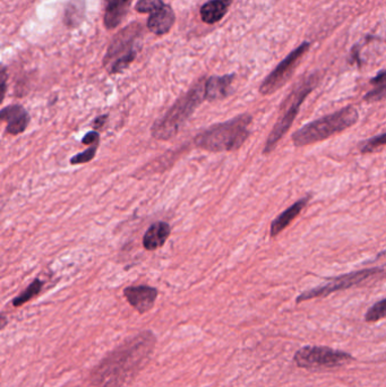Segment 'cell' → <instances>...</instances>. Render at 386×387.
I'll return each mask as SVG.
<instances>
[{"instance_id": "8", "label": "cell", "mask_w": 386, "mask_h": 387, "mask_svg": "<svg viewBox=\"0 0 386 387\" xmlns=\"http://www.w3.org/2000/svg\"><path fill=\"white\" fill-rule=\"evenodd\" d=\"M378 274L383 275V267L366 268V270H362V271L353 272V273L345 274L341 277H333V279L330 280V282L325 283L324 285H320L318 288L311 289V290L301 293V295H299L298 298L296 299V302H297V304H301V302H307L311 299L326 297L331 295V293L337 292V291L353 288L355 285L365 282L367 280L375 277Z\"/></svg>"}, {"instance_id": "3", "label": "cell", "mask_w": 386, "mask_h": 387, "mask_svg": "<svg viewBox=\"0 0 386 387\" xmlns=\"http://www.w3.org/2000/svg\"><path fill=\"white\" fill-rule=\"evenodd\" d=\"M358 111L353 107H345L334 114L322 117L320 120L305 124L293 133V145L296 147H307L325 141L328 137L353 126L358 122Z\"/></svg>"}, {"instance_id": "6", "label": "cell", "mask_w": 386, "mask_h": 387, "mask_svg": "<svg viewBox=\"0 0 386 387\" xmlns=\"http://www.w3.org/2000/svg\"><path fill=\"white\" fill-rule=\"evenodd\" d=\"M350 354L322 346H306L293 356L296 366L306 371H323L343 367L353 361Z\"/></svg>"}, {"instance_id": "24", "label": "cell", "mask_w": 386, "mask_h": 387, "mask_svg": "<svg viewBox=\"0 0 386 387\" xmlns=\"http://www.w3.org/2000/svg\"><path fill=\"white\" fill-rule=\"evenodd\" d=\"M100 134L95 130H92L90 133L86 134L84 136V139H82V143L85 145H93L95 143H99Z\"/></svg>"}, {"instance_id": "26", "label": "cell", "mask_w": 386, "mask_h": 387, "mask_svg": "<svg viewBox=\"0 0 386 387\" xmlns=\"http://www.w3.org/2000/svg\"><path fill=\"white\" fill-rule=\"evenodd\" d=\"M105 120H107V116L105 115V116L99 117V118L94 120V129H100V128L103 127V124H105Z\"/></svg>"}, {"instance_id": "16", "label": "cell", "mask_w": 386, "mask_h": 387, "mask_svg": "<svg viewBox=\"0 0 386 387\" xmlns=\"http://www.w3.org/2000/svg\"><path fill=\"white\" fill-rule=\"evenodd\" d=\"M132 0H107L105 11V24L108 28L118 26L127 14Z\"/></svg>"}, {"instance_id": "14", "label": "cell", "mask_w": 386, "mask_h": 387, "mask_svg": "<svg viewBox=\"0 0 386 387\" xmlns=\"http://www.w3.org/2000/svg\"><path fill=\"white\" fill-rule=\"evenodd\" d=\"M308 199L309 197L299 199L295 204L291 205L289 208L283 211L280 216H278L274 218L273 222L271 224L270 230L271 237H272V238L280 235V233H281L282 231H283V230L301 213V211L305 208L307 203H308Z\"/></svg>"}, {"instance_id": "2", "label": "cell", "mask_w": 386, "mask_h": 387, "mask_svg": "<svg viewBox=\"0 0 386 387\" xmlns=\"http://www.w3.org/2000/svg\"><path fill=\"white\" fill-rule=\"evenodd\" d=\"M251 115L235 117L228 122L215 124L195 137V145L210 152H230L241 147L249 135Z\"/></svg>"}, {"instance_id": "20", "label": "cell", "mask_w": 386, "mask_h": 387, "mask_svg": "<svg viewBox=\"0 0 386 387\" xmlns=\"http://www.w3.org/2000/svg\"><path fill=\"white\" fill-rule=\"evenodd\" d=\"M386 299H382L380 302L372 304L370 309L367 310L365 315V322L367 323H375L385 318L386 315Z\"/></svg>"}, {"instance_id": "19", "label": "cell", "mask_w": 386, "mask_h": 387, "mask_svg": "<svg viewBox=\"0 0 386 387\" xmlns=\"http://www.w3.org/2000/svg\"><path fill=\"white\" fill-rule=\"evenodd\" d=\"M42 285H43V283L39 279L34 280L33 282L31 283L28 288L25 289L21 295H19L13 300V304H14L15 307H20L25 302H30L31 299H33L34 297L39 295L42 289Z\"/></svg>"}, {"instance_id": "18", "label": "cell", "mask_w": 386, "mask_h": 387, "mask_svg": "<svg viewBox=\"0 0 386 387\" xmlns=\"http://www.w3.org/2000/svg\"><path fill=\"white\" fill-rule=\"evenodd\" d=\"M372 84L375 85V89L365 95V101L370 103L381 101L385 97V72L381 70L375 78H372Z\"/></svg>"}, {"instance_id": "5", "label": "cell", "mask_w": 386, "mask_h": 387, "mask_svg": "<svg viewBox=\"0 0 386 387\" xmlns=\"http://www.w3.org/2000/svg\"><path fill=\"white\" fill-rule=\"evenodd\" d=\"M316 84L315 78H309L303 80V83L299 84L297 89L293 90V93L289 95L286 102H284V111L282 112L279 120L276 122V126L268 135L266 143L264 147V154H268L276 149V144L281 141L284 134L287 133L289 128L291 127L293 120L298 115L301 105L303 101L308 97L309 93L313 91Z\"/></svg>"}, {"instance_id": "25", "label": "cell", "mask_w": 386, "mask_h": 387, "mask_svg": "<svg viewBox=\"0 0 386 387\" xmlns=\"http://www.w3.org/2000/svg\"><path fill=\"white\" fill-rule=\"evenodd\" d=\"M6 80H7V75H6L5 70H0V105L5 99L6 91H7Z\"/></svg>"}, {"instance_id": "7", "label": "cell", "mask_w": 386, "mask_h": 387, "mask_svg": "<svg viewBox=\"0 0 386 387\" xmlns=\"http://www.w3.org/2000/svg\"><path fill=\"white\" fill-rule=\"evenodd\" d=\"M138 30V25H130L117 34L111 42L105 57V66L110 74L122 73L135 59Z\"/></svg>"}, {"instance_id": "1", "label": "cell", "mask_w": 386, "mask_h": 387, "mask_svg": "<svg viewBox=\"0 0 386 387\" xmlns=\"http://www.w3.org/2000/svg\"><path fill=\"white\" fill-rule=\"evenodd\" d=\"M157 346L152 331H143L130 336L100 360L90 373L93 387H122L149 364Z\"/></svg>"}, {"instance_id": "12", "label": "cell", "mask_w": 386, "mask_h": 387, "mask_svg": "<svg viewBox=\"0 0 386 387\" xmlns=\"http://www.w3.org/2000/svg\"><path fill=\"white\" fill-rule=\"evenodd\" d=\"M235 75L212 76L204 82V99L207 101H217L224 99L231 92V84Z\"/></svg>"}, {"instance_id": "23", "label": "cell", "mask_w": 386, "mask_h": 387, "mask_svg": "<svg viewBox=\"0 0 386 387\" xmlns=\"http://www.w3.org/2000/svg\"><path fill=\"white\" fill-rule=\"evenodd\" d=\"M98 147H99V143H95V144L90 145V147H88L86 151H84V152L80 153V154L73 157L72 160H71V164H88V162H90V161L93 160L94 157H95V153H97Z\"/></svg>"}, {"instance_id": "27", "label": "cell", "mask_w": 386, "mask_h": 387, "mask_svg": "<svg viewBox=\"0 0 386 387\" xmlns=\"http://www.w3.org/2000/svg\"><path fill=\"white\" fill-rule=\"evenodd\" d=\"M7 323H9L7 318H6L5 316L0 315V331L7 327Z\"/></svg>"}, {"instance_id": "11", "label": "cell", "mask_w": 386, "mask_h": 387, "mask_svg": "<svg viewBox=\"0 0 386 387\" xmlns=\"http://www.w3.org/2000/svg\"><path fill=\"white\" fill-rule=\"evenodd\" d=\"M0 122H7L6 132L11 135L24 133L30 124V116L22 105H14L6 107L0 111Z\"/></svg>"}, {"instance_id": "28", "label": "cell", "mask_w": 386, "mask_h": 387, "mask_svg": "<svg viewBox=\"0 0 386 387\" xmlns=\"http://www.w3.org/2000/svg\"><path fill=\"white\" fill-rule=\"evenodd\" d=\"M221 3L224 4V5L226 6V7H229L230 5H231L232 1L234 0H220Z\"/></svg>"}, {"instance_id": "4", "label": "cell", "mask_w": 386, "mask_h": 387, "mask_svg": "<svg viewBox=\"0 0 386 387\" xmlns=\"http://www.w3.org/2000/svg\"><path fill=\"white\" fill-rule=\"evenodd\" d=\"M203 100H205L204 83H197L184 97H180L165 116L153 124L152 136L160 141L174 139Z\"/></svg>"}, {"instance_id": "22", "label": "cell", "mask_w": 386, "mask_h": 387, "mask_svg": "<svg viewBox=\"0 0 386 387\" xmlns=\"http://www.w3.org/2000/svg\"><path fill=\"white\" fill-rule=\"evenodd\" d=\"M165 5L162 0H138V3L136 4V11L138 13H153L157 9H161Z\"/></svg>"}, {"instance_id": "15", "label": "cell", "mask_w": 386, "mask_h": 387, "mask_svg": "<svg viewBox=\"0 0 386 387\" xmlns=\"http://www.w3.org/2000/svg\"><path fill=\"white\" fill-rule=\"evenodd\" d=\"M172 230L167 222H155L144 235L143 246L147 250H157L166 243Z\"/></svg>"}, {"instance_id": "13", "label": "cell", "mask_w": 386, "mask_h": 387, "mask_svg": "<svg viewBox=\"0 0 386 387\" xmlns=\"http://www.w3.org/2000/svg\"><path fill=\"white\" fill-rule=\"evenodd\" d=\"M174 21L176 17H174V9L165 4L161 9L151 13L147 21V28L152 33L163 36L172 30Z\"/></svg>"}, {"instance_id": "17", "label": "cell", "mask_w": 386, "mask_h": 387, "mask_svg": "<svg viewBox=\"0 0 386 387\" xmlns=\"http://www.w3.org/2000/svg\"><path fill=\"white\" fill-rule=\"evenodd\" d=\"M226 7L220 0H210L202 6L201 16L203 22L207 24H214L224 18L226 15Z\"/></svg>"}, {"instance_id": "9", "label": "cell", "mask_w": 386, "mask_h": 387, "mask_svg": "<svg viewBox=\"0 0 386 387\" xmlns=\"http://www.w3.org/2000/svg\"><path fill=\"white\" fill-rule=\"evenodd\" d=\"M308 42H303L297 49L293 50V53H289L288 57L283 59L276 70L265 78L262 85L259 88V92L263 95H270L278 90L281 89L284 84L287 83L296 67L298 66L299 61L303 58V55L308 51Z\"/></svg>"}, {"instance_id": "10", "label": "cell", "mask_w": 386, "mask_h": 387, "mask_svg": "<svg viewBox=\"0 0 386 387\" xmlns=\"http://www.w3.org/2000/svg\"><path fill=\"white\" fill-rule=\"evenodd\" d=\"M157 295V289L149 285H132L124 290V296L127 299L128 304L140 314L147 313L155 307Z\"/></svg>"}, {"instance_id": "21", "label": "cell", "mask_w": 386, "mask_h": 387, "mask_svg": "<svg viewBox=\"0 0 386 387\" xmlns=\"http://www.w3.org/2000/svg\"><path fill=\"white\" fill-rule=\"evenodd\" d=\"M384 145H385V133L368 139L362 147V153L366 154V153L377 152V151H381Z\"/></svg>"}]
</instances>
